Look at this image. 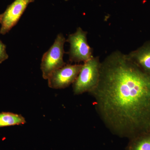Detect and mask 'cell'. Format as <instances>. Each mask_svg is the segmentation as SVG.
<instances>
[{"label": "cell", "mask_w": 150, "mask_h": 150, "mask_svg": "<svg viewBox=\"0 0 150 150\" xmlns=\"http://www.w3.org/2000/svg\"><path fill=\"white\" fill-rule=\"evenodd\" d=\"M90 93L108 128L121 134L150 133V74L128 55L115 51L107 56Z\"/></svg>", "instance_id": "1"}, {"label": "cell", "mask_w": 150, "mask_h": 150, "mask_svg": "<svg viewBox=\"0 0 150 150\" xmlns=\"http://www.w3.org/2000/svg\"><path fill=\"white\" fill-rule=\"evenodd\" d=\"M100 64L99 57H93L84 63L79 74L73 83L75 94L90 92L99 81Z\"/></svg>", "instance_id": "2"}, {"label": "cell", "mask_w": 150, "mask_h": 150, "mask_svg": "<svg viewBox=\"0 0 150 150\" xmlns=\"http://www.w3.org/2000/svg\"><path fill=\"white\" fill-rule=\"evenodd\" d=\"M66 42V39L64 35L59 33L54 44L43 54L41 59L40 69L44 79L48 80L54 71L67 64L63 59L64 54L66 53L64 50V45Z\"/></svg>", "instance_id": "3"}, {"label": "cell", "mask_w": 150, "mask_h": 150, "mask_svg": "<svg viewBox=\"0 0 150 150\" xmlns=\"http://www.w3.org/2000/svg\"><path fill=\"white\" fill-rule=\"evenodd\" d=\"M87 32L80 27L74 33L70 34L66 42L70 44L68 54L71 63H84L93 58V49L89 46L87 38Z\"/></svg>", "instance_id": "4"}, {"label": "cell", "mask_w": 150, "mask_h": 150, "mask_svg": "<svg viewBox=\"0 0 150 150\" xmlns=\"http://www.w3.org/2000/svg\"><path fill=\"white\" fill-rule=\"evenodd\" d=\"M83 64H66L54 71L48 79V86L54 89L66 88L76 80Z\"/></svg>", "instance_id": "5"}, {"label": "cell", "mask_w": 150, "mask_h": 150, "mask_svg": "<svg viewBox=\"0 0 150 150\" xmlns=\"http://www.w3.org/2000/svg\"><path fill=\"white\" fill-rule=\"evenodd\" d=\"M35 0H15L1 14L0 34L8 33L18 23L23 14L30 3Z\"/></svg>", "instance_id": "6"}, {"label": "cell", "mask_w": 150, "mask_h": 150, "mask_svg": "<svg viewBox=\"0 0 150 150\" xmlns=\"http://www.w3.org/2000/svg\"><path fill=\"white\" fill-rule=\"evenodd\" d=\"M129 59L146 72L150 74V42L127 54Z\"/></svg>", "instance_id": "7"}, {"label": "cell", "mask_w": 150, "mask_h": 150, "mask_svg": "<svg viewBox=\"0 0 150 150\" xmlns=\"http://www.w3.org/2000/svg\"><path fill=\"white\" fill-rule=\"evenodd\" d=\"M26 123L25 118L21 115L13 112H0V128L23 125Z\"/></svg>", "instance_id": "8"}, {"label": "cell", "mask_w": 150, "mask_h": 150, "mask_svg": "<svg viewBox=\"0 0 150 150\" xmlns=\"http://www.w3.org/2000/svg\"><path fill=\"white\" fill-rule=\"evenodd\" d=\"M146 135L136 143L133 150H150V133Z\"/></svg>", "instance_id": "9"}, {"label": "cell", "mask_w": 150, "mask_h": 150, "mask_svg": "<svg viewBox=\"0 0 150 150\" xmlns=\"http://www.w3.org/2000/svg\"><path fill=\"white\" fill-rule=\"evenodd\" d=\"M8 55L6 51V46L0 40V64L7 60Z\"/></svg>", "instance_id": "10"}, {"label": "cell", "mask_w": 150, "mask_h": 150, "mask_svg": "<svg viewBox=\"0 0 150 150\" xmlns=\"http://www.w3.org/2000/svg\"><path fill=\"white\" fill-rule=\"evenodd\" d=\"M1 14H0V23H1Z\"/></svg>", "instance_id": "11"}]
</instances>
